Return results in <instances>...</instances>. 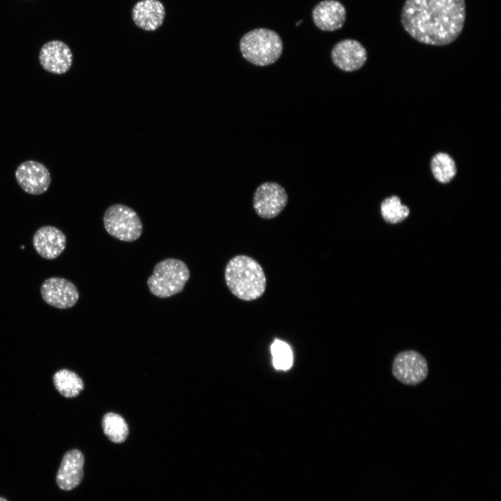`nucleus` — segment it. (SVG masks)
Here are the masks:
<instances>
[{"instance_id": "obj_17", "label": "nucleus", "mask_w": 501, "mask_h": 501, "mask_svg": "<svg viewBox=\"0 0 501 501\" xmlns=\"http://www.w3.org/2000/svg\"><path fill=\"white\" fill-rule=\"evenodd\" d=\"M104 434L113 443H122L127 438L129 428L125 420L119 414L109 412L102 420Z\"/></svg>"}, {"instance_id": "obj_13", "label": "nucleus", "mask_w": 501, "mask_h": 501, "mask_svg": "<svg viewBox=\"0 0 501 501\" xmlns=\"http://www.w3.org/2000/svg\"><path fill=\"white\" fill-rule=\"evenodd\" d=\"M35 251L42 257L53 260L58 257L66 246V237L58 228L45 225L38 228L33 237Z\"/></svg>"}, {"instance_id": "obj_8", "label": "nucleus", "mask_w": 501, "mask_h": 501, "mask_svg": "<svg viewBox=\"0 0 501 501\" xmlns=\"http://www.w3.org/2000/svg\"><path fill=\"white\" fill-rule=\"evenodd\" d=\"M17 184L26 193L40 195L49 189L51 175L42 163L28 160L21 163L15 173Z\"/></svg>"}, {"instance_id": "obj_4", "label": "nucleus", "mask_w": 501, "mask_h": 501, "mask_svg": "<svg viewBox=\"0 0 501 501\" xmlns=\"http://www.w3.org/2000/svg\"><path fill=\"white\" fill-rule=\"evenodd\" d=\"M189 277V269L183 261L167 258L156 264L147 284L153 295L164 299L181 292Z\"/></svg>"}, {"instance_id": "obj_7", "label": "nucleus", "mask_w": 501, "mask_h": 501, "mask_svg": "<svg viewBox=\"0 0 501 501\" xmlns=\"http://www.w3.org/2000/svg\"><path fill=\"white\" fill-rule=\"evenodd\" d=\"M287 200V193L280 184L267 182L257 188L253 203L260 217L270 219L276 217L284 209Z\"/></svg>"}, {"instance_id": "obj_22", "label": "nucleus", "mask_w": 501, "mask_h": 501, "mask_svg": "<svg viewBox=\"0 0 501 501\" xmlns=\"http://www.w3.org/2000/svg\"><path fill=\"white\" fill-rule=\"evenodd\" d=\"M21 248H24V246H22L21 247Z\"/></svg>"}, {"instance_id": "obj_10", "label": "nucleus", "mask_w": 501, "mask_h": 501, "mask_svg": "<svg viewBox=\"0 0 501 501\" xmlns=\"http://www.w3.org/2000/svg\"><path fill=\"white\" fill-rule=\"evenodd\" d=\"M333 64L344 72L360 69L365 63L367 53L363 45L356 40L344 39L336 43L331 52Z\"/></svg>"}, {"instance_id": "obj_1", "label": "nucleus", "mask_w": 501, "mask_h": 501, "mask_svg": "<svg viewBox=\"0 0 501 501\" xmlns=\"http://www.w3.org/2000/svg\"><path fill=\"white\" fill-rule=\"evenodd\" d=\"M465 20L464 0H406L401 12V23L410 36L434 46L453 42Z\"/></svg>"}, {"instance_id": "obj_12", "label": "nucleus", "mask_w": 501, "mask_h": 501, "mask_svg": "<svg viewBox=\"0 0 501 501\" xmlns=\"http://www.w3.org/2000/svg\"><path fill=\"white\" fill-rule=\"evenodd\" d=\"M84 456L78 450L65 453L58 468L56 482L63 491H71L78 486L84 477Z\"/></svg>"}, {"instance_id": "obj_14", "label": "nucleus", "mask_w": 501, "mask_h": 501, "mask_svg": "<svg viewBox=\"0 0 501 501\" xmlns=\"http://www.w3.org/2000/svg\"><path fill=\"white\" fill-rule=\"evenodd\" d=\"M346 9L337 0H324L315 6L312 17L315 26L324 31L341 29L346 21Z\"/></svg>"}, {"instance_id": "obj_18", "label": "nucleus", "mask_w": 501, "mask_h": 501, "mask_svg": "<svg viewBox=\"0 0 501 501\" xmlns=\"http://www.w3.org/2000/svg\"><path fill=\"white\" fill-rule=\"evenodd\" d=\"M430 165L435 179L440 183L450 182L456 174L454 160L447 153L436 154L431 159Z\"/></svg>"}, {"instance_id": "obj_3", "label": "nucleus", "mask_w": 501, "mask_h": 501, "mask_svg": "<svg viewBox=\"0 0 501 501\" xmlns=\"http://www.w3.org/2000/svg\"><path fill=\"white\" fill-rule=\"evenodd\" d=\"M242 56L257 66L274 63L283 53V45L280 35L274 31L259 28L245 33L240 40Z\"/></svg>"}, {"instance_id": "obj_2", "label": "nucleus", "mask_w": 501, "mask_h": 501, "mask_svg": "<svg viewBox=\"0 0 501 501\" xmlns=\"http://www.w3.org/2000/svg\"><path fill=\"white\" fill-rule=\"evenodd\" d=\"M225 280L232 294L244 301L257 299L266 289L267 280L261 265L244 255L229 260L225 269Z\"/></svg>"}, {"instance_id": "obj_16", "label": "nucleus", "mask_w": 501, "mask_h": 501, "mask_svg": "<svg viewBox=\"0 0 501 501\" xmlns=\"http://www.w3.org/2000/svg\"><path fill=\"white\" fill-rule=\"evenodd\" d=\"M53 382L57 391L67 398L77 397L84 388L81 377L67 369L56 372L53 376Z\"/></svg>"}, {"instance_id": "obj_15", "label": "nucleus", "mask_w": 501, "mask_h": 501, "mask_svg": "<svg viewBox=\"0 0 501 501\" xmlns=\"http://www.w3.org/2000/svg\"><path fill=\"white\" fill-rule=\"evenodd\" d=\"M166 15L164 4L159 0H141L132 8L134 24L147 31H154L162 24Z\"/></svg>"}, {"instance_id": "obj_5", "label": "nucleus", "mask_w": 501, "mask_h": 501, "mask_svg": "<svg viewBox=\"0 0 501 501\" xmlns=\"http://www.w3.org/2000/svg\"><path fill=\"white\" fill-rule=\"evenodd\" d=\"M103 221L107 232L122 241H136L143 232V224L137 213L122 204L108 207L104 214Z\"/></svg>"}, {"instance_id": "obj_19", "label": "nucleus", "mask_w": 501, "mask_h": 501, "mask_svg": "<svg viewBox=\"0 0 501 501\" xmlns=\"http://www.w3.org/2000/svg\"><path fill=\"white\" fill-rule=\"evenodd\" d=\"M381 215L384 220L390 223H397L404 221L410 213L406 205L401 202L396 196L385 199L381 205Z\"/></svg>"}, {"instance_id": "obj_21", "label": "nucleus", "mask_w": 501, "mask_h": 501, "mask_svg": "<svg viewBox=\"0 0 501 501\" xmlns=\"http://www.w3.org/2000/svg\"><path fill=\"white\" fill-rule=\"evenodd\" d=\"M0 501H8L6 498L0 497Z\"/></svg>"}, {"instance_id": "obj_11", "label": "nucleus", "mask_w": 501, "mask_h": 501, "mask_svg": "<svg viewBox=\"0 0 501 501\" xmlns=\"http://www.w3.org/2000/svg\"><path fill=\"white\" fill-rule=\"evenodd\" d=\"M72 52L64 42L54 40L44 44L39 52V62L48 72L63 74L71 67Z\"/></svg>"}, {"instance_id": "obj_20", "label": "nucleus", "mask_w": 501, "mask_h": 501, "mask_svg": "<svg viewBox=\"0 0 501 501\" xmlns=\"http://www.w3.org/2000/svg\"><path fill=\"white\" fill-rule=\"evenodd\" d=\"M271 351L273 358V365L276 369L287 370L293 363L292 349L288 344L276 340L271 344Z\"/></svg>"}, {"instance_id": "obj_9", "label": "nucleus", "mask_w": 501, "mask_h": 501, "mask_svg": "<svg viewBox=\"0 0 501 501\" xmlns=\"http://www.w3.org/2000/svg\"><path fill=\"white\" fill-rule=\"evenodd\" d=\"M42 299L48 305L58 309H68L79 300V291L71 281L59 277L45 280L40 287Z\"/></svg>"}, {"instance_id": "obj_6", "label": "nucleus", "mask_w": 501, "mask_h": 501, "mask_svg": "<svg viewBox=\"0 0 501 501\" xmlns=\"http://www.w3.org/2000/svg\"><path fill=\"white\" fill-rule=\"evenodd\" d=\"M428 372L427 360L415 350L401 351L392 361V375L404 385H416L420 383L425 380Z\"/></svg>"}]
</instances>
